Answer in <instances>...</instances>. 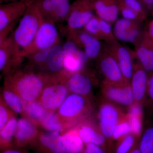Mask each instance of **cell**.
<instances>
[{"mask_svg": "<svg viewBox=\"0 0 153 153\" xmlns=\"http://www.w3.org/2000/svg\"><path fill=\"white\" fill-rule=\"evenodd\" d=\"M51 76L33 69H18L6 76L4 85L15 91L24 101L38 100Z\"/></svg>", "mask_w": 153, "mask_h": 153, "instance_id": "6da1fadb", "label": "cell"}, {"mask_svg": "<svg viewBox=\"0 0 153 153\" xmlns=\"http://www.w3.org/2000/svg\"><path fill=\"white\" fill-rule=\"evenodd\" d=\"M44 19L36 3L31 0L27 10L11 36L25 57Z\"/></svg>", "mask_w": 153, "mask_h": 153, "instance_id": "7a4b0ae2", "label": "cell"}, {"mask_svg": "<svg viewBox=\"0 0 153 153\" xmlns=\"http://www.w3.org/2000/svg\"><path fill=\"white\" fill-rule=\"evenodd\" d=\"M93 108L91 99L70 93L57 112L68 129L89 118Z\"/></svg>", "mask_w": 153, "mask_h": 153, "instance_id": "3957f363", "label": "cell"}, {"mask_svg": "<svg viewBox=\"0 0 153 153\" xmlns=\"http://www.w3.org/2000/svg\"><path fill=\"white\" fill-rule=\"evenodd\" d=\"M102 99L99 106L98 125L106 140L107 153H113L114 147L113 141L114 131L126 113L123 111L120 106Z\"/></svg>", "mask_w": 153, "mask_h": 153, "instance_id": "277c9868", "label": "cell"}, {"mask_svg": "<svg viewBox=\"0 0 153 153\" xmlns=\"http://www.w3.org/2000/svg\"><path fill=\"white\" fill-rule=\"evenodd\" d=\"M64 72L50 77L38 100L48 111H56L70 93Z\"/></svg>", "mask_w": 153, "mask_h": 153, "instance_id": "5b68a950", "label": "cell"}, {"mask_svg": "<svg viewBox=\"0 0 153 153\" xmlns=\"http://www.w3.org/2000/svg\"><path fill=\"white\" fill-rule=\"evenodd\" d=\"M31 0H19L0 6V43L10 36L16 24L25 13Z\"/></svg>", "mask_w": 153, "mask_h": 153, "instance_id": "8992f818", "label": "cell"}, {"mask_svg": "<svg viewBox=\"0 0 153 153\" xmlns=\"http://www.w3.org/2000/svg\"><path fill=\"white\" fill-rule=\"evenodd\" d=\"M55 24L53 21L44 19L26 57L38 51L49 49L60 44L59 33Z\"/></svg>", "mask_w": 153, "mask_h": 153, "instance_id": "52a82bcc", "label": "cell"}, {"mask_svg": "<svg viewBox=\"0 0 153 153\" xmlns=\"http://www.w3.org/2000/svg\"><path fill=\"white\" fill-rule=\"evenodd\" d=\"M25 58L11 36L0 43V70L6 76L19 69Z\"/></svg>", "mask_w": 153, "mask_h": 153, "instance_id": "ba28073f", "label": "cell"}, {"mask_svg": "<svg viewBox=\"0 0 153 153\" xmlns=\"http://www.w3.org/2000/svg\"><path fill=\"white\" fill-rule=\"evenodd\" d=\"M62 51L63 72L70 74L85 70L89 59L75 42L69 39L62 46Z\"/></svg>", "mask_w": 153, "mask_h": 153, "instance_id": "9c48e42d", "label": "cell"}, {"mask_svg": "<svg viewBox=\"0 0 153 153\" xmlns=\"http://www.w3.org/2000/svg\"><path fill=\"white\" fill-rule=\"evenodd\" d=\"M104 47L117 61L126 82L130 83L133 73L135 58L134 51L121 44L117 40L105 43Z\"/></svg>", "mask_w": 153, "mask_h": 153, "instance_id": "30bf717a", "label": "cell"}, {"mask_svg": "<svg viewBox=\"0 0 153 153\" xmlns=\"http://www.w3.org/2000/svg\"><path fill=\"white\" fill-rule=\"evenodd\" d=\"M101 91L103 98L119 106L128 108L134 103L130 83L120 85L104 79L101 83Z\"/></svg>", "mask_w": 153, "mask_h": 153, "instance_id": "8fae6325", "label": "cell"}, {"mask_svg": "<svg viewBox=\"0 0 153 153\" xmlns=\"http://www.w3.org/2000/svg\"><path fill=\"white\" fill-rule=\"evenodd\" d=\"M94 11L90 0H76L71 4L70 13L66 21L69 33L83 29L94 16Z\"/></svg>", "mask_w": 153, "mask_h": 153, "instance_id": "7c38bea8", "label": "cell"}, {"mask_svg": "<svg viewBox=\"0 0 153 153\" xmlns=\"http://www.w3.org/2000/svg\"><path fill=\"white\" fill-rule=\"evenodd\" d=\"M97 59L99 68L104 76L105 80L120 85L127 83L117 61L104 47Z\"/></svg>", "mask_w": 153, "mask_h": 153, "instance_id": "4fadbf2b", "label": "cell"}, {"mask_svg": "<svg viewBox=\"0 0 153 153\" xmlns=\"http://www.w3.org/2000/svg\"><path fill=\"white\" fill-rule=\"evenodd\" d=\"M38 126L25 117L18 120L14 146L24 148H32L40 134Z\"/></svg>", "mask_w": 153, "mask_h": 153, "instance_id": "5bb4252c", "label": "cell"}, {"mask_svg": "<svg viewBox=\"0 0 153 153\" xmlns=\"http://www.w3.org/2000/svg\"><path fill=\"white\" fill-rule=\"evenodd\" d=\"M75 126L79 136L85 145L93 144L97 145L103 149L107 153L106 140L100 131L98 124L88 118Z\"/></svg>", "mask_w": 153, "mask_h": 153, "instance_id": "9a60e30c", "label": "cell"}, {"mask_svg": "<svg viewBox=\"0 0 153 153\" xmlns=\"http://www.w3.org/2000/svg\"><path fill=\"white\" fill-rule=\"evenodd\" d=\"M37 153H66L60 133L43 130L32 147Z\"/></svg>", "mask_w": 153, "mask_h": 153, "instance_id": "2e32d148", "label": "cell"}, {"mask_svg": "<svg viewBox=\"0 0 153 153\" xmlns=\"http://www.w3.org/2000/svg\"><path fill=\"white\" fill-rule=\"evenodd\" d=\"M69 40L74 41L79 47H83L89 60L97 59L104 48L100 40L84 30L69 33Z\"/></svg>", "mask_w": 153, "mask_h": 153, "instance_id": "e0dca14e", "label": "cell"}, {"mask_svg": "<svg viewBox=\"0 0 153 153\" xmlns=\"http://www.w3.org/2000/svg\"><path fill=\"white\" fill-rule=\"evenodd\" d=\"M147 72L137 61L134 64L133 73L130 82L134 103L143 106L146 97L148 81Z\"/></svg>", "mask_w": 153, "mask_h": 153, "instance_id": "ac0fdd59", "label": "cell"}, {"mask_svg": "<svg viewBox=\"0 0 153 153\" xmlns=\"http://www.w3.org/2000/svg\"><path fill=\"white\" fill-rule=\"evenodd\" d=\"M66 83L70 93L79 94L91 99L93 93V80L85 70L67 74Z\"/></svg>", "mask_w": 153, "mask_h": 153, "instance_id": "d6986e66", "label": "cell"}, {"mask_svg": "<svg viewBox=\"0 0 153 153\" xmlns=\"http://www.w3.org/2000/svg\"><path fill=\"white\" fill-rule=\"evenodd\" d=\"M134 47V52L137 61L148 74L153 72V41L147 38L144 34Z\"/></svg>", "mask_w": 153, "mask_h": 153, "instance_id": "ffe728a7", "label": "cell"}, {"mask_svg": "<svg viewBox=\"0 0 153 153\" xmlns=\"http://www.w3.org/2000/svg\"><path fill=\"white\" fill-rule=\"evenodd\" d=\"M97 16L111 23L117 20L120 0H90Z\"/></svg>", "mask_w": 153, "mask_h": 153, "instance_id": "44dd1931", "label": "cell"}, {"mask_svg": "<svg viewBox=\"0 0 153 153\" xmlns=\"http://www.w3.org/2000/svg\"><path fill=\"white\" fill-rule=\"evenodd\" d=\"M66 153H82L85 144L79 136L76 127L67 129L61 133Z\"/></svg>", "mask_w": 153, "mask_h": 153, "instance_id": "7402d4cb", "label": "cell"}, {"mask_svg": "<svg viewBox=\"0 0 153 153\" xmlns=\"http://www.w3.org/2000/svg\"><path fill=\"white\" fill-rule=\"evenodd\" d=\"M47 111L38 100L29 102H25L22 116L27 118L39 127Z\"/></svg>", "mask_w": 153, "mask_h": 153, "instance_id": "603a6c76", "label": "cell"}, {"mask_svg": "<svg viewBox=\"0 0 153 153\" xmlns=\"http://www.w3.org/2000/svg\"><path fill=\"white\" fill-rule=\"evenodd\" d=\"M18 120L14 116L0 130V150L1 152L14 146V139L16 131Z\"/></svg>", "mask_w": 153, "mask_h": 153, "instance_id": "cb8c5ba5", "label": "cell"}, {"mask_svg": "<svg viewBox=\"0 0 153 153\" xmlns=\"http://www.w3.org/2000/svg\"><path fill=\"white\" fill-rule=\"evenodd\" d=\"M143 106L134 103L128 108V116L131 127V133L140 139L143 131Z\"/></svg>", "mask_w": 153, "mask_h": 153, "instance_id": "d4e9b609", "label": "cell"}, {"mask_svg": "<svg viewBox=\"0 0 153 153\" xmlns=\"http://www.w3.org/2000/svg\"><path fill=\"white\" fill-rule=\"evenodd\" d=\"M1 97L15 114L23 115L25 101L15 91L4 85Z\"/></svg>", "mask_w": 153, "mask_h": 153, "instance_id": "484cf974", "label": "cell"}, {"mask_svg": "<svg viewBox=\"0 0 153 153\" xmlns=\"http://www.w3.org/2000/svg\"><path fill=\"white\" fill-rule=\"evenodd\" d=\"M40 127L44 131L62 133L67 129L66 126L57 114V111H47Z\"/></svg>", "mask_w": 153, "mask_h": 153, "instance_id": "4316f807", "label": "cell"}, {"mask_svg": "<svg viewBox=\"0 0 153 153\" xmlns=\"http://www.w3.org/2000/svg\"><path fill=\"white\" fill-rule=\"evenodd\" d=\"M63 60L62 47L50 58L40 72L51 76L61 74L63 71Z\"/></svg>", "mask_w": 153, "mask_h": 153, "instance_id": "83f0119b", "label": "cell"}, {"mask_svg": "<svg viewBox=\"0 0 153 153\" xmlns=\"http://www.w3.org/2000/svg\"><path fill=\"white\" fill-rule=\"evenodd\" d=\"M60 44L55 45L49 49L41 50L34 53L27 58L30 59L32 66L38 68L40 70L49 61L54 54L62 48Z\"/></svg>", "mask_w": 153, "mask_h": 153, "instance_id": "f1b7e54d", "label": "cell"}, {"mask_svg": "<svg viewBox=\"0 0 153 153\" xmlns=\"http://www.w3.org/2000/svg\"><path fill=\"white\" fill-rule=\"evenodd\" d=\"M140 139L130 133L120 139L114 143L113 153H130L139 142Z\"/></svg>", "mask_w": 153, "mask_h": 153, "instance_id": "f546056e", "label": "cell"}, {"mask_svg": "<svg viewBox=\"0 0 153 153\" xmlns=\"http://www.w3.org/2000/svg\"><path fill=\"white\" fill-rule=\"evenodd\" d=\"M52 1L56 23L66 21L71 10L70 0H52Z\"/></svg>", "mask_w": 153, "mask_h": 153, "instance_id": "4dcf8cb0", "label": "cell"}, {"mask_svg": "<svg viewBox=\"0 0 153 153\" xmlns=\"http://www.w3.org/2000/svg\"><path fill=\"white\" fill-rule=\"evenodd\" d=\"M138 146L140 153H153V126L143 130Z\"/></svg>", "mask_w": 153, "mask_h": 153, "instance_id": "1f68e13d", "label": "cell"}, {"mask_svg": "<svg viewBox=\"0 0 153 153\" xmlns=\"http://www.w3.org/2000/svg\"><path fill=\"white\" fill-rule=\"evenodd\" d=\"M131 133V126L128 116L126 113L124 116L118 124L114 131L113 141L114 143V146L115 143L117 141Z\"/></svg>", "mask_w": 153, "mask_h": 153, "instance_id": "d6a6232c", "label": "cell"}, {"mask_svg": "<svg viewBox=\"0 0 153 153\" xmlns=\"http://www.w3.org/2000/svg\"><path fill=\"white\" fill-rule=\"evenodd\" d=\"M44 19L56 23L52 0H33Z\"/></svg>", "mask_w": 153, "mask_h": 153, "instance_id": "836d02e7", "label": "cell"}, {"mask_svg": "<svg viewBox=\"0 0 153 153\" xmlns=\"http://www.w3.org/2000/svg\"><path fill=\"white\" fill-rule=\"evenodd\" d=\"M16 114L7 105L1 97L0 99V130L5 126L13 117Z\"/></svg>", "mask_w": 153, "mask_h": 153, "instance_id": "e575fe53", "label": "cell"}, {"mask_svg": "<svg viewBox=\"0 0 153 153\" xmlns=\"http://www.w3.org/2000/svg\"><path fill=\"white\" fill-rule=\"evenodd\" d=\"M83 30L99 40H102L100 27V19L98 17L94 16L84 26Z\"/></svg>", "mask_w": 153, "mask_h": 153, "instance_id": "d590c367", "label": "cell"}, {"mask_svg": "<svg viewBox=\"0 0 153 153\" xmlns=\"http://www.w3.org/2000/svg\"><path fill=\"white\" fill-rule=\"evenodd\" d=\"M100 27L102 40H104L105 43L117 40L114 34L111 23L100 19Z\"/></svg>", "mask_w": 153, "mask_h": 153, "instance_id": "8d00e7d4", "label": "cell"}, {"mask_svg": "<svg viewBox=\"0 0 153 153\" xmlns=\"http://www.w3.org/2000/svg\"><path fill=\"white\" fill-rule=\"evenodd\" d=\"M119 7L120 13L124 19L140 22H142L145 19L139 14L125 6L121 0L120 3Z\"/></svg>", "mask_w": 153, "mask_h": 153, "instance_id": "74e56055", "label": "cell"}, {"mask_svg": "<svg viewBox=\"0 0 153 153\" xmlns=\"http://www.w3.org/2000/svg\"><path fill=\"white\" fill-rule=\"evenodd\" d=\"M121 1L126 7L137 13L145 19L146 13L141 1L140 0H121Z\"/></svg>", "mask_w": 153, "mask_h": 153, "instance_id": "f35d334b", "label": "cell"}, {"mask_svg": "<svg viewBox=\"0 0 153 153\" xmlns=\"http://www.w3.org/2000/svg\"><path fill=\"white\" fill-rule=\"evenodd\" d=\"M144 105L153 107V72L149 74L146 97Z\"/></svg>", "mask_w": 153, "mask_h": 153, "instance_id": "ab89813d", "label": "cell"}, {"mask_svg": "<svg viewBox=\"0 0 153 153\" xmlns=\"http://www.w3.org/2000/svg\"><path fill=\"white\" fill-rule=\"evenodd\" d=\"M82 153H106L103 149L93 144L85 145V147Z\"/></svg>", "mask_w": 153, "mask_h": 153, "instance_id": "60d3db41", "label": "cell"}, {"mask_svg": "<svg viewBox=\"0 0 153 153\" xmlns=\"http://www.w3.org/2000/svg\"><path fill=\"white\" fill-rule=\"evenodd\" d=\"M1 153H28L25 149L13 146L1 152Z\"/></svg>", "mask_w": 153, "mask_h": 153, "instance_id": "b9f144b4", "label": "cell"}, {"mask_svg": "<svg viewBox=\"0 0 153 153\" xmlns=\"http://www.w3.org/2000/svg\"><path fill=\"white\" fill-rule=\"evenodd\" d=\"M144 34L147 38L153 42V19L149 23Z\"/></svg>", "mask_w": 153, "mask_h": 153, "instance_id": "7bdbcfd3", "label": "cell"}, {"mask_svg": "<svg viewBox=\"0 0 153 153\" xmlns=\"http://www.w3.org/2000/svg\"><path fill=\"white\" fill-rule=\"evenodd\" d=\"M141 2L146 5L148 10H153V0H141Z\"/></svg>", "mask_w": 153, "mask_h": 153, "instance_id": "ee69618b", "label": "cell"}, {"mask_svg": "<svg viewBox=\"0 0 153 153\" xmlns=\"http://www.w3.org/2000/svg\"><path fill=\"white\" fill-rule=\"evenodd\" d=\"M139 143V142H138ZM138 143L137 144L136 146H135L133 149L131 151L130 153H140L139 150V148Z\"/></svg>", "mask_w": 153, "mask_h": 153, "instance_id": "f6af8a7d", "label": "cell"}, {"mask_svg": "<svg viewBox=\"0 0 153 153\" xmlns=\"http://www.w3.org/2000/svg\"><path fill=\"white\" fill-rule=\"evenodd\" d=\"M19 0H0V3L1 4H4V3L11 2L16 1Z\"/></svg>", "mask_w": 153, "mask_h": 153, "instance_id": "bcb514c9", "label": "cell"}]
</instances>
